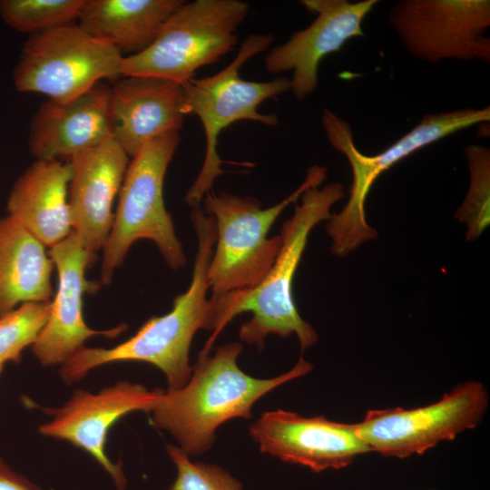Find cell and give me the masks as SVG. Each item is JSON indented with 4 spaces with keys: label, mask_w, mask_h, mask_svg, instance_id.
Segmentation results:
<instances>
[{
    "label": "cell",
    "mask_w": 490,
    "mask_h": 490,
    "mask_svg": "<svg viewBox=\"0 0 490 490\" xmlns=\"http://www.w3.org/2000/svg\"><path fill=\"white\" fill-rule=\"evenodd\" d=\"M344 196V186L339 182L304 191L292 216L282 224L281 247L264 278L250 289L210 298L208 329L212 333L201 352L210 353L219 334L244 312L251 313V318L240 326L239 338L259 350L270 334L281 338L296 335L301 349L318 342L317 332L301 318L295 304L293 280L312 229L328 220L331 207Z\"/></svg>",
    "instance_id": "6da1fadb"
},
{
    "label": "cell",
    "mask_w": 490,
    "mask_h": 490,
    "mask_svg": "<svg viewBox=\"0 0 490 490\" xmlns=\"http://www.w3.org/2000/svg\"><path fill=\"white\" fill-rule=\"evenodd\" d=\"M242 348L241 342H231L218 347L212 355L200 352L187 383L179 389L163 390L149 412L152 426L171 433L190 456L209 451L222 424L250 419L257 401L313 368L301 356L281 375L254 377L238 366Z\"/></svg>",
    "instance_id": "7a4b0ae2"
},
{
    "label": "cell",
    "mask_w": 490,
    "mask_h": 490,
    "mask_svg": "<svg viewBox=\"0 0 490 490\" xmlns=\"http://www.w3.org/2000/svg\"><path fill=\"white\" fill-rule=\"evenodd\" d=\"M197 239V251L188 289L177 295L172 309L147 319L127 340L111 348L83 346L60 368L66 384L83 378L89 371L110 363L143 362L159 368L169 390L183 387L192 372L190 349L200 329L209 328L208 269L216 240L215 224L201 206L190 215Z\"/></svg>",
    "instance_id": "3957f363"
},
{
    "label": "cell",
    "mask_w": 490,
    "mask_h": 490,
    "mask_svg": "<svg viewBox=\"0 0 490 490\" xmlns=\"http://www.w3.org/2000/svg\"><path fill=\"white\" fill-rule=\"evenodd\" d=\"M326 177L324 166L309 167L292 193L268 208L252 196L226 191L204 196L201 208L213 218L216 232L208 269L211 297L250 289L264 278L281 247L279 235L269 237L271 226L289 204L308 189L320 186Z\"/></svg>",
    "instance_id": "277c9868"
},
{
    "label": "cell",
    "mask_w": 490,
    "mask_h": 490,
    "mask_svg": "<svg viewBox=\"0 0 490 490\" xmlns=\"http://www.w3.org/2000/svg\"><path fill=\"white\" fill-rule=\"evenodd\" d=\"M489 120V106L429 113L383 152L366 155L357 148L350 124L325 109L321 124L326 136L334 150L347 158L352 172V184L346 205L339 212L331 213L326 220L331 252L344 257L377 237V231L367 220L365 205L372 185L383 172L426 145Z\"/></svg>",
    "instance_id": "5b68a950"
},
{
    "label": "cell",
    "mask_w": 490,
    "mask_h": 490,
    "mask_svg": "<svg viewBox=\"0 0 490 490\" xmlns=\"http://www.w3.org/2000/svg\"><path fill=\"white\" fill-rule=\"evenodd\" d=\"M274 40L273 34H250L242 42L234 59L221 71L211 76L192 78L181 84L184 113L198 116L206 139L201 171L184 199L191 209L201 206L204 196L211 191L214 181L223 173L218 141L224 129L235 122L246 120L270 127L279 122L276 114L261 113L258 108L266 100L289 91V80L277 77L255 82L244 80L240 75L241 66L269 49Z\"/></svg>",
    "instance_id": "8992f818"
},
{
    "label": "cell",
    "mask_w": 490,
    "mask_h": 490,
    "mask_svg": "<svg viewBox=\"0 0 490 490\" xmlns=\"http://www.w3.org/2000/svg\"><path fill=\"white\" fill-rule=\"evenodd\" d=\"M179 132L159 136L132 157L121 190L111 233L103 249L101 280L111 283L132 244L152 240L172 270L185 266L187 258L177 237L163 198L168 166L180 144Z\"/></svg>",
    "instance_id": "52a82bcc"
},
{
    "label": "cell",
    "mask_w": 490,
    "mask_h": 490,
    "mask_svg": "<svg viewBox=\"0 0 490 490\" xmlns=\"http://www.w3.org/2000/svg\"><path fill=\"white\" fill-rule=\"evenodd\" d=\"M249 4L240 0L185 1L145 50L124 56L122 76H145L183 84L198 69L233 49Z\"/></svg>",
    "instance_id": "ba28073f"
},
{
    "label": "cell",
    "mask_w": 490,
    "mask_h": 490,
    "mask_svg": "<svg viewBox=\"0 0 490 490\" xmlns=\"http://www.w3.org/2000/svg\"><path fill=\"white\" fill-rule=\"evenodd\" d=\"M124 55L113 45L70 23L33 34L14 70L15 89L64 103L103 79L122 76Z\"/></svg>",
    "instance_id": "9c48e42d"
},
{
    "label": "cell",
    "mask_w": 490,
    "mask_h": 490,
    "mask_svg": "<svg viewBox=\"0 0 490 490\" xmlns=\"http://www.w3.org/2000/svg\"><path fill=\"white\" fill-rule=\"evenodd\" d=\"M488 406L485 386L470 380L456 385L439 400L424 407L368 410L356 424V429L369 452L407 458L422 455L441 442L475 428Z\"/></svg>",
    "instance_id": "30bf717a"
},
{
    "label": "cell",
    "mask_w": 490,
    "mask_h": 490,
    "mask_svg": "<svg viewBox=\"0 0 490 490\" xmlns=\"http://www.w3.org/2000/svg\"><path fill=\"white\" fill-rule=\"evenodd\" d=\"M389 23L419 60L490 63L488 0H402L391 8Z\"/></svg>",
    "instance_id": "8fae6325"
},
{
    "label": "cell",
    "mask_w": 490,
    "mask_h": 490,
    "mask_svg": "<svg viewBox=\"0 0 490 490\" xmlns=\"http://www.w3.org/2000/svg\"><path fill=\"white\" fill-rule=\"evenodd\" d=\"M163 390L120 381L98 393L76 389L61 407L44 408L52 419L39 426L41 435L65 440L87 452L112 477L117 490H125L127 480L122 462L106 454L107 436L113 426L135 411L150 412Z\"/></svg>",
    "instance_id": "7c38bea8"
},
{
    "label": "cell",
    "mask_w": 490,
    "mask_h": 490,
    "mask_svg": "<svg viewBox=\"0 0 490 490\" xmlns=\"http://www.w3.org/2000/svg\"><path fill=\"white\" fill-rule=\"evenodd\" d=\"M48 254L57 270L58 285L48 320L31 346L44 367L62 365L91 337L116 338L128 328L125 323L106 330L87 326L83 312V296L96 293L103 284L86 278V270L94 265L97 257L88 253L73 230L50 248Z\"/></svg>",
    "instance_id": "4fadbf2b"
},
{
    "label": "cell",
    "mask_w": 490,
    "mask_h": 490,
    "mask_svg": "<svg viewBox=\"0 0 490 490\" xmlns=\"http://www.w3.org/2000/svg\"><path fill=\"white\" fill-rule=\"evenodd\" d=\"M250 435L261 453L316 473L344 468L369 452L356 424L283 409L262 413L250 425Z\"/></svg>",
    "instance_id": "5bb4252c"
},
{
    "label": "cell",
    "mask_w": 490,
    "mask_h": 490,
    "mask_svg": "<svg viewBox=\"0 0 490 490\" xmlns=\"http://www.w3.org/2000/svg\"><path fill=\"white\" fill-rule=\"evenodd\" d=\"M301 5L316 19L295 32L264 58L270 74L292 72L290 92L297 100L311 94L318 85V67L328 54L338 52L349 39L364 35L362 24L377 0H303Z\"/></svg>",
    "instance_id": "9a60e30c"
},
{
    "label": "cell",
    "mask_w": 490,
    "mask_h": 490,
    "mask_svg": "<svg viewBox=\"0 0 490 490\" xmlns=\"http://www.w3.org/2000/svg\"><path fill=\"white\" fill-rule=\"evenodd\" d=\"M68 188L72 230L91 255L105 246L113 223V207L130 157L113 139L83 151L69 160Z\"/></svg>",
    "instance_id": "2e32d148"
},
{
    "label": "cell",
    "mask_w": 490,
    "mask_h": 490,
    "mask_svg": "<svg viewBox=\"0 0 490 490\" xmlns=\"http://www.w3.org/2000/svg\"><path fill=\"white\" fill-rule=\"evenodd\" d=\"M112 138L111 88L99 83L68 102H44L32 119L28 146L35 160L69 161Z\"/></svg>",
    "instance_id": "e0dca14e"
},
{
    "label": "cell",
    "mask_w": 490,
    "mask_h": 490,
    "mask_svg": "<svg viewBox=\"0 0 490 490\" xmlns=\"http://www.w3.org/2000/svg\"><path fill=\"white\" fill-rule=\"evenodd\" d=\"M113 138L129 157L159 136L179 132L184 120L181 84L145 76H122L111 88Z\"/></svg>",
    "instance_id": "ac0fdd59"
},
{
    "label": "cell",
    "mask_w": 490,
    "mask_h": 490,
    "mask_svg": "<svg viewBox=\"0 0 490 490\" xmlns=\"http://www.w3.org/2000/svg\"><path fill=\"white\" fill-rule=\"evenodd\" d=\"M69 161L35 160L15 181L6 202L8 215L45 247L72 231L68 188Z\"/></svg>",
    "instance_id": "d6986e66"
},
{
    "label": "cell",
    "mask_w": 490,
    "mask_h": 490,
    "mask_svg": "<svg viewBox=\"0 0 490 490\" xmlns=\"http://www.w3.org/2000/svg\"><path fill=\"white\" fill-rule=\"evenodd\" d=\"M54 262L45 246L14 218H0V318L25 302L54 298Z\"/></svg>",
    "instance_id": "ffe728a7"
},
{
    "label": "cell",
    "mask_w": 490,
    "mask_h": 490,
    "mask_svg": "<svg viewBox=\"0 0 490 490\" xmlns=\"http://www.w3.org/2000/svg\"><path fill=\"white\" fill-rule=\"evenodd\" d=\"M181 0H85L78 24L122 52L138 54L155 40Z\"/></svg>",
    "instance_id": "44dd1931"
},
{
    "label": "cell",
    "mask_w": 490,
    "mask_h": 490,
    "mask_svg": "<svg viewBox=\"0 0 490 490\" xmlns=\"http://www.w3.org/2000/svg\"><path fill=\"white\" fill-rule=\"evenodd\" d=\"M85 0H0L2 20L15 31L37 34L78 20Z\"/></svg>",
    "instance_id": "7402d4cb"
},
{
    "label": "cell",
    "mask_w": 490,
    "mask_h": 490,
    "mask_svg": "<svg viewBox=\"0 0 490 490\" xmlns=\"http://www.w3.org/2000/svg\"><path fill=\"white\" fill-rule=\"evenodd\" d=\"M470 183L456 218L467 225L466 239H478L490 222V150L471 144L465 148Z\"/></svg>",
    "instance_id": "603a6c76"
},
{
    "label": "cell",
    "mask_w": 490,
    "mask_h": 490,
    "mask_svg": "<svg viewBox=\"0 0 490 490\" xmlns=\"http://www.w3.org/2000/svg\"><path fill=\"white\" fill-rule=\"evenodd\" d=\"M51 302H25L0 318V364H19L22 352L31 347L45 326Z\"/></svg>",
    "instance_id": "cb8c5ba5"
},
{
    "label": "cell",
    "mask_w": 490,
    "mask_h": 490,
    "mask_svg": "<svg viewBox=\"0 0 490 490\" xmlns=\"http://www.w3.org/2000/svg\"><path fill=\"white\" fill-rule=\"evenodd\" d=\"M166 451L177 472L169 490H243L241 482L222 467L193 462L173 445H167Z\"/></svg>",
    "instance_id": "d4e9b609"
},
{
    "label": "cell",
    "mask_w": 490,
    "mask_h": 490,
    "mask_svg": "<svg viewBox=\"0 0 490 490\" xmlns=\"http://www.w3.org/2000/svg\"><path fill=\"white\" fill-rule=\"evenodd\" d=\"M0 490H42L23 475L14 471L0 457Z\"/></svg>",
    "instance_id": "484cf974"
},
{
    "label": "cell",
    "mask_w": 490,
    "mask_h": 490,
    "mask_svg": "<svg viewBox=\"0 0 490 490\" xmlns=\"http://www.w3.org/2000/svg\"><path fill=\"white\" fill-rule=\"evenodd\" d=\"M4 368H5V365L0 364V374H1V372L4 370Z\"/></svg>",
    "instance_id": "4316f807"
}]
</instances>
